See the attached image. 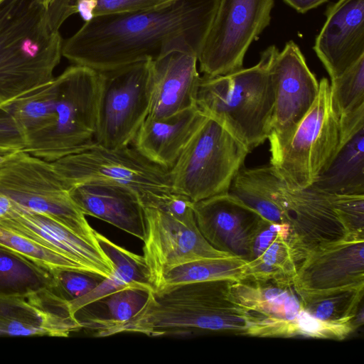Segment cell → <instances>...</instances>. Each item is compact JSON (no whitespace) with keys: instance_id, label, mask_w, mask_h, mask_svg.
<instances>
[{"instance_id":"cell-11","label":"cell","mask_w":364,"mask_h":364,"mask_svg":"<svg viewBox=\"0 0 364 364\" xmlns=\"http://www.w3.org/2000/svg\"><path fill=\"white\" fill-rule=\"evenodd\" d=\"M274 5V0H217L198 56L203 76L225 75L242 68L249 47L270 23Z\"/></svg>"},{"instance_id":"cell-12","label":"cell","mask_w":364,"mask_h":364,"mask_svg":"<svg viewBox=\"0 0 364 364\" xmlns=\"http://www.w3.org/2000/svg\"><path fill=\"white\" fill-rule=\"evenodd\" d=\"M269 73L274 103L268 137L269 149L279 147L293 134L318 96L319 82L293 41L273 53Z\"/></svg>"},{"instance_id":"cell-8","label":"cell","mask_w":364,"mask_h":364,"mask_svg":"<svg viewBox=\"0 0 364 364\" xmlns=\"http://www.w3.org/2000/svg\"><path fill=\"white\" fill-rule=\"evenodd\" d=\"M130 146L107 148L95 142L53 164L70 188L92 183L121 186L136 194L143 207L150 206L158 197L173 192L169 172Z\"/></svg>"},{"instance_id":"cell-20","label":"cell","mask_w":364,"mask_h":364,"mask_svg":"<svg viewBox=\"0 0 364 364\" xmlns=\"http://www.w3.org/2000/svg\"><path fill=\"white\" fill-rule=\"evenodd\" d=\"M198 56L179 50L151 60V99L148 117L162 119L196 105L201 77Z\"/></svg>"},{"instance_id":"cell-41","label":"cell","mask_w":364,"mask_h":364,"mask_svg":"<svg viewBox=\"0 0 364 364\" xmlns=\"http://www.w3.org/2000/svg\"><path fill=\"white\" fill-rule=\"evenodd\" d=\"M11 205L10 200L0 193V218L8 213Z\"/></svg>"},{"instance_id":"cell-38","label":"cell","mask_w":364,"mask_h":364,"mask_svg":"<svg viewBox=\"0 0 364 364\" xmlns=\"http://www.w3.org/2000/svg\"><path fill=\"white\" fill-rule=\"evenodd\" d=\"M347 235H364V194H328Z\"/></svg>"},{"instance_id":"cell-25","label":"cell","mask_w":364,"mask_h":364,"mask_svg":"<svg viewBox=\"0 0 364 364\" xmlns=\"http://www.w3.org/2000/svg\"><path fill=\"white\" fill-rule=\"evenodd\" d=\"M95 235L100 247L112 260L114 272L85 296L68 302L69 310L74 316L84 307L124 288L154 290L143 256L115 244L96 230Z\"/></svg>"},{"instance_id":"cell-34","label":"cell","mask_w":364,"mask_h":364,"mask_svg":"<svg viewBox=\"0 0 364 364\" xmlns=\"http://www.w3.org/2000/svg\"><path fill=\"white\" fill-rule=\"evenodd\" d=\"M0 244L50 270L73 269L83 272L72 260L1 223Z\"/></svg>"},{"instance_id":"cell-10","label":"cell","mask_w":364,"mask_h":364,"mask_svg":"<svg viewBox=\"0 0 364 364\" xmlns=\"http://www.w3.org/2000/svg\"><path fill=\"white\" fill-rule=\"evenodd\" d=\"M151 60L97 72L95 141L107 148L130 146L149 115Z\"/></svg>"},{"instance_id":"cell-23","label":"cell","mask_w":364,"mask_h":364,"mask_svg":"<svg viewBox=\"0 0 364 364\" xmlns=\"http://www.w3.org/2000/svg\"><path fill=\"white\" fill-rule=\"evenodd\" d=\"M207 117L197 106L166 118L147 117L131 145L149 161L169 170Z\"/></svg>"},{"instance_id":"cell-36","label":"cell","mask_w":364,"mask_h":364,"mask_svg":"<svg viewBox=\"0 0 364 364\" xmlns=\"http://www.w3.org/2000/svg\"><path fill=\"white\" fill-rule=\"evenodd\" d=\"M358 328L353 321L333 323L316 318L303 309L297 316L284 323L279 338L302 336L314 338L341 341Z\"/></svg>"},{"instance_id":"cell-3","label":"cell","mask_w":364,"mask_h":364,"mask_svg":"<svg viewBox=\"0 0 364 364\" xmlns=\"http://www.w3.org/2000/svg\"><path fill=\"white\" fill-rule=\"evenodd\" d=\"M63 45L39 0H0V102L52 80Z\"/></svg>"},{"instance_id":"cell-6","label":"cell","mask_w":364,"mask_h":364,"mask_svg":"<svg viewBox=\"0 0 364 364\" xmlns=\"http://www.w3.org/2000/svg\"><path fill=\"white\" fill-rule=\"evenodd\" d=\"M248 148L208 117L168 170L173 191L193 202L228 193Z\"/></svg>"},{"instance_id":"cell-14","label":"cell","mask_w":364,"mask_h":364,"mask_svg":"<svg viewBox=\"0 0 364 364\" xmlns=\"http://www.w3.org/2000/svg\"><path fill=\"white\" fill-rule=\"evenodd\" d=\"M0 223L43 245L78 264L83 272L107 279L114 264L97 237L82 236L53 218L13 203Z\"/></svg>"},{"instance_id":"cell-28","label":"cell","mask_w":364,"mask_h":364,"mask_svg":"<svg viewBox=\"0 0 364 364\" xmlns=\"http://www.w3.org/2000/svg\"><path fill=\"white\" fill-rule=\"evenodd\" d=\"M54 285L51 270L0 244V296H26Z\"/></svg>"},{"instance_id":"cell-31","label":"cell","mask_w":364,"mask_h":364,"mask_svg":"<svg viewBox=\"0 0 364 364\" xmlns=\"http://www.w3.org/2000/svg\"><path fill=\"white\" fill-rule=\"evenodd\" d=\"M171 0H53L46 7L49 25L59 31L70 16L78 14L85 21L93 18L153 8Z\"/></svg>"},{"instance_id":"cell-22","label":"cell","mask_w":364,"mask_h":364,"mask_svg":"<svg viewBox=\"0 0 364 364\" xmlns=\"http://www.w3.org/2000/svg\"><path fill=\"white\" fill-rule=\"evenodd\" d=\"M70 196L85 215L102 220L144 240V208L131 191L107 183H85L70 188Z\"/></svg>"},{"instance_id":"cell-29","label":"cell","mask_w":364,"mask_h":364,"mask_svg":"<svg viewBox=\"0 0 364 364\" xmlns=\"http://www.w3.org/2000/svg\"><path fill=\"white\" fill-rule=\"evenodd\" d=\"M247 261L237 257L205 258L186 262L166 271L154 289L160 292L188 283L246 277Z\"/></svg>"},{"instance_id":"cell-37","label":"cell","mask_w":364,"mask_h":364,"mask_svg":"<svg viewBox=\"0 0 364 364\" xmlns=\"http://www.w3.org/2000/svg\"><path fill=\"white\" fill-rule=\"evenodd\" d=\"M53 291L68 302L76 300L95 288L103 279L87 272L73 269L51 270Z\"/></svg>"},{"instance_id":"cell-40","label":"cell","mask_w":364,"mask_h":364,"mask_svg":"<svg viewBox=\"0 0 364 364\" xmlns=\"http://www.w3.org/2000/svg\"><path fill=\"white\" fill-rule=\"evenodd\" d=\"M328 0H283V1L299 13L304 14L321 6Z\"/></svg>"},{"instance_id":"cell-32","label":"cell","mask_w":364,"mask_h":364,"mask_svg":"<svg viewBox=\"0 0 364 364\" xmlns=\"http://www.w3.org/2000/svg\"><path fill=\"white\" fill-rule=\"evenodd\" d=\"M297 267L295 253L287 240L278 237L260 255L247 262L245 278L294 282Z\"/></svg>"},{"instance_id":"cell-30","label":"cell","mask_w":364,"mask_h":364,"mask_svg":"<svg viewBox=\"0 0 364 364\" xmlns=\"http://www.w3.org/2000/svg\"><path fill=\"white\" fill-rule=\"evenodd\" d=\"M297 291L302 309L312 316L333 323L354 322L363 297L364 284L321 291Z\"/></svg>"},{"instance_id":"cell-7","label":"cell","mask_w":364,"mask_h":364,"mask_svg":"<svg viewBox=\"0 0 364 364\" xmlns=\"http://www.w3.org/2000/svg\"><path fill=\"white\" fill-rule=\"evenodd\" d=\"M339 142L338 117L329 80L322 77L312 106L283 144L269 149V165L290 190L311 186L332 160Z\"/></svg>"},{"instance_id":"cell-15","label":"cell","mask_w":364,"mask_h":364,"mask_svg":"<svg viewBox=\"0 0 364 364\" xmlns=\"http://www.w3.org/2000/svg\"><path fill=\"white\" fill-rule=\"evenodd\" d=\"M279 203L298 265L314 247L347 236L327 193L312 186L292 191L285 186Z\"/></svg>"},{"instance_id":"cell-39","label":"cell","mask_w":364,"mask_h":364,"mask_svg":"<svg viewBox=\"0 0 364 364\" xmlns=\"http://www.w3.org/2000/svg\"><path fill=\"white\" fill-rule=\"evenodd\" d=\"M193 203L184 195L171 192L157 198L149 207L162 210L181 221L192 223L196 222Z\"/></svg>"},{"instance_id":"cell-24","label":"cell","mask_w":364,"mask_h":364,"mask_svg":"<svg viewBox=\"0 0 364 364\" xmlns=\"http://www.w3.org/2000/svg\"><path fill=\"white\" fill-rule=\"evenodd\" d=\"M55 101L53 78L16 97L0 102V146L24 150L29 137L53 119Z\"/></svg>"},{"instance_id":"cell-4","label":"cell","mask_w":364,"mask_h":364,"mask_svg":"<svg viewBox=\"0 0 364 364\" xmlns=\"http://www.w3.org/2000/svg\"><path fill=\"white\" fill-rule=\"evenodd\" d=\"M275 46L252 67L215 77L203 76L197 107L225 127L251 151L269 137L274 103L269 65Z\"/></svg>"},{"instance_id":"cell-21","label":"cell","mask_w":364,"mask_h":364,"mask_svg":"<svg viewBox=\"0 0 364 364\" xmlns=\"http://www.w3.org/2000/svg\"><path fill=\"white\" fill-rule=\"evenodd\" d=\"M231 301L248 318L246 336L257 337L263 328L294 319L302 310L300 296L291 281L245 278L232 281Z\"/></svg>"},{"instance_id":"cell-13","label":"cell","mask_w":364,"mask_h":364,"mask_svg":"<svg viewBox=\"0 0 364 364\" xmlns=\"http://www.w3.org/2000/svg\"><path fill=\"white\" fill-rule=\"evenodd\" d=\"M143 208L146 223L143 258L153 289L174 267L200 259L232 257L214 248L202 235L196 222H183L162 210Z\"/></svg>"},{"instance_id":"cell-16","label":"cell","mask_w":364,"mask_h":364,"mask_svg":"<svg viewBox=\"0 0 364 364\" xmlns=\"http://www.w3.org/2000/svg\"><path fill=\"white\" fill-rule=\"evenodd\" d=\"M82 328L67 301L53 289L0 296V335L68 337Z\"/></svg>"},{"instance_id":"cell-42","label":"cell","mask_w":364,"mask_h":364,"mask_svg":"<svg viewBox=\"0 0 364 364\" xmlns=\"http://www.w3.org/2000/svg\"><path fill=\"white\" fill-rule=\"evenodd\" d=\"M16 151L18 150L12 148L0 146V161H1L4 158H6L9 155L13 154Z\"/></svg>"},{"instance_id":"cell-9","label":"cell","mask_w":364,"mask_h":364,"mask_svg":"<svg viewBox=\"0 0 364 364\" xmlns=\"http://www.w3.org/2000/svg\"><path fill=\"white\" fill-rule=\"evenodd\" d=\"M70 187L53 162L18 150L0 161V193L23 208L46 215L78 235L95 230L70 196Z\"/></svg>"},{"instance_id":"cell-19","label":"cell","mask_w":364,"mask_h":364,"mask_svg":"<svg viewBox=\"0 0 364 364\" xmlns=\"http://www.w3.org/2000/svg\"><path fill=\"white\" fill-rule=\"evenodd\" d=\"M325 15L313 48L333 79L364 56V0H338Z\"/></svg>"},{"instance_id":"cell-18","label":"cell","mask_w":364,"mask_h":364,"mask_svg":"<svg viewBox=\"0 0 364 364\" xmlns=\"http://www.w3.org/2000/svg\"><path fill=\"white\" fill-rule=\"evenodd\" d=\"M197 227L218 250L247 260L252 238L262 219L229 193L193 203Z\"/></svg>"},{"instance_id":"cell-5","label":"cell","mask_w":364,"mask_h":364,"mask_svg":"<svg viewBox=\"0 0 364 364\" xmlns=\"http://www.w3.org/2000/svg\"><path fill=\"white\" fill-rule=\"evenodd\" d=\"M53 117L33 134L24 151L48 161L82 151L95 142L99 75L74 65L54 77Z\"/></svg>"},{"instance_id":"cell-33","label":"cell","mask_w":364,"mask_h":364,"mask_svg":"<svg viewBox=\"0 0 364 364\" xmlns=\"http://www.w3.org/2000/svg\"><path fill=\"white\" fill-rule=\"evenodd\" d=\"M149 291L140 288L127 287L108 295L98 301L106 306V316L80 321L82 328L92 330L102 325L122 323L129 321L143 307Z\"/></svg>"},{"instance_id":"cell-35","label":"cell","mask_w":364,"mask_h":364,"mask_svg":"<svg viewBox=\"0 0 364 364\" xmlns=\"http://www.w3.org/2000/svg\"><path fill=\"white\" fill-rule=\"evenodd\" d=\"M334 109L338 118L364 105V56L331 79Z\"/></svg>"},{"instance_id":"cell-43","label":"cell","mask_w":364,"mask_h":364,"mask_svg":"<svg viewBox=\"0 0 364 364\" xmlns=\"http://www.w3.org/2000/svg\"><path fill=\"white\" fill-rule=\"evenodd\" d=\"M39 1L46 7H47L53 1V0H39Z\"/></svg>"},{"instance_id":"cell-27","label":"cell","mask_w":364,"mask_h":364,"mask_svg":"<svg viewBox=\"0 0 364 364\" xmlns=\"http://www.w3.org/2000/svg\"><path fill=\"white\" fill-rule=\"evenodd\" d=\"M311 186L327 194H364V128L338 145Z\"/></svg>"},{"instance_id":"cell-17","label":"cell","mask_w":364,"mask_h":364,"mask_svg":"<svg viewBox=\"0 0 364 364\" xmlns=\"http://www.w3.org/2000/svg\"><path fill=\"white\" fill-rule=\"evenodd\" d=\"M294 284L306 291L364 284V235H349L312 248L299 264Z\"/></svg>"},{"instance_id":"cell-1","label":"cell","mask_w":364,"mask_h":364,"mask_svg":"<svg viewBox=\"0 0 364 364\" xmlns=\"http://www.w3.org/2000/svg\"><path fill=\"white\" fill-rule=\"evenodd\" d=\"M217 0H171L135 11L93 18L63 42L74 65L102 72L179 50L198 56Z\"/></svg>"},{"instance_id":"cell-2","label":"cell","mask_w":364,"mask_h":364,"mask_svg":"<svg viewBox=\"0 0 364 364\" xmlns=\"http://www.w3.org/2000/svg\"><path fill=\"white\" fill-rule=\"evenodd\" d=\"M234 280L188 283L156 292L129 321L95 328V336L141 333L149 337L185 334L192 330L227 331L245 335L249 327L245 311L230 298Z\"/></svg>"},{"instance_id":"cell-26","label":"cell","mask_w":364,"mask_h":364,"mask_svg":"<svg viewBox=\"0 0 364 364\" xmlns=\"http://www.w3.org/2000/svg\"><path fill=\"white\" fill-rule=\"evenodd\" d=\"M284 183L269 165L242 167L235 176L228 193L256 210L263 218L283 224L279 200Z\"/></svg>"}]
</instances>
